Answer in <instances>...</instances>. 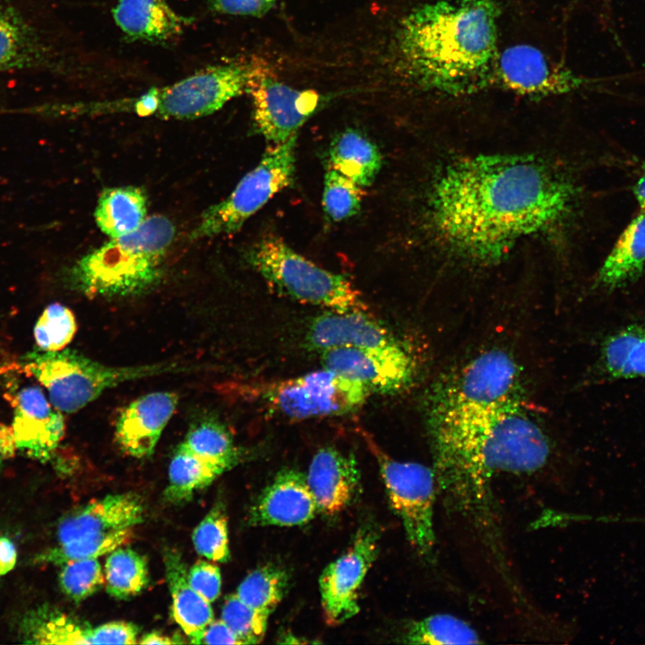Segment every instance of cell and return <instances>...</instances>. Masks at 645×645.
<instances>
[{
  "mask_svg": "<svg viewBox=\"0 0 645 645\" xmlns=\"http://www.w3.org/2000/svg\"><path fill=\"white\" fill-rule=\"evenodd\" d=\"M226 471L179 444L169 463L165 499L175 504L187 502Z\"/></svg>",
  "mask_w": 645,
  "mask_h": 645,
  "instance_id": "f546056e",
  "label": "cell"
},
{
  "mask_svg": "<svg viewBox=\"0 0 645 645\" xmlns=\"http://www.w3.org/2000/svg\"><path fill=\"white\" fill-rule=\"evenodd\" d=\"M76 331L77 322L71 309L54 303L37 320L33 334L39 349L59 351L72 341Z\"/></svg>",
  "mask_w": 645,
  "mask_h": 645,
  "instance_id": "8d00e7d4",
  "label": "cell"
},
{
  "mask_svg": "<svg viewBox=\"0 0 645 645\" xmlns=\"http://www.w3.org/2000/svg\"><path fill=\"white\" fill-rule=\"evenodd\" d=\"M367 443L378 463L390 504L409 544L420 555L431 556L435 545L434 508L437 493L433 468L395 460L374 442Z\"/></svg>",
  "mask_w": 645,
  "mask_h": 645,
  "instance_id": "9c48e42d",
  "label": "cell"
},
{
  "mask_svg": "<svg viewBox=\"0 0 645 645\" xmlns=\"http://www.w3.org/2000/svg\"><path fill=\"white\" fill-rule=\"evenodd\" d=\"M632 191L641 212H645V173L634 185Z\"/></svg>",
  "mask_w": 645,
  "mask_h": 645,
  "instance_id": "c3c4849f",
  "label": "cell"
},
{
  "mask_svg": "<svg viewBox=\"0 0 645 645\" xmlns=\"http://www.w3.org/2000/svg\"><path fill=\"white\" fill-rule=\"evenodd\" d=\"M497 0H430L401 21L396 51L403 75L444 96L486 90L498 55Z\"/></svg>",
  "mask_w": 645,
  "mask_h": 645,
  "instance_id": "3957f363",
  "label": "cell"
},
{
  "mask_svg": "<svg viewBox=\"0 0 645 645\" xmlns=\"http://www.w3.org/2000/svg\"><path fill=\"white\" fill-rule=\"evenodd\" d=\"M645 266V212L636 216L624 229L599 268L594 288L607 292L637 281Z\"/></svg>",
  "mask_w": 645,
  "mask_h": 645,
  "instance_id": "484cf974",
  "label": "cell"
},
{
  "mask_svg": "<svg viewBox=\"0 0 645 645\" xmlns=\"http://www.w3.org/2000/svg\"><path fill=\"white\" fill-rule=\"evenodd\" d=\"M268 618L232 594L225 600L220 619L240 638L243 644H257L265 635Z\"/></svg>",
  "mask_w": 645,
  "mask_h": 645,
  "instance_id": "ab89813d",
  "label": "cell"
},
{
  "mask_svg": "<svg viewBox=\"0 0 645 645\" xmlns=\"http://www.w3.org/2000/svg\"><path fill=\"white\" fill-rule=\"evenodd\" d=\"M376 533L364 528L351 546L322 571L319 579L321 603L329 625H338L359 611L358 591L378 553Z\"/></svg>",
  "mask_w": 645,
  "mask_h": 645,
  "instance_id": "2e32d148",
  "label": "cell"
},
{
  "mask_svg": "<svg viewBox=\"0 0 645 645\" xmlns=\"http://www.w3.org/2000/svg\"><path fill=\"white\" fill-rule=\"evenodd\" d=\"M575 201L572 184L530 155L480 154L448 164L429 195L438 238L473 262L494 263L524 237L566 219Z\"/></svg>",
  "mask_w": 645,
  "mask_h": 645,
  "instance_id": "6da1fadb",
  "label": "cell"
},
{
  "mask_svg": "<svg viewBox=\"0 0 645 645\" xmlns=\"http://www.w3.org/2000/svg\"><path fill=\"white\" fill-rule=\"evenodd\" d=\"M174 236L169 219L147 217L134 231L110 238L81 257L69 270V280L90 297L141 293L159 280Z\"/></svg>",
  "mask_w": 645,
  "mask_h": 645,
  "instance_id": "277c9868",
  "label": "cell"
},
{
  "mask_svg": "<svg viewBox=\"0 0 645 645\" xmlns=\"http://www.w3.org/2000/svg\"><path fill=\"white\" fill-rule=\"evenodd\" d=\"M248 263L281 296L333 311H367L353 283L320 267L278 236H269L251 246Z\"/></svg>",
  "mask_w": 645,
  "mask_h": 645,
  "instance_id": "8992f818",
  "label": "cell"
},
{
  "mask_svg": "<svg viewBox=\"0 0 645 645\" xmlns=\"http://www.w3.org/2000/svg\"><path fill=\"white\" fill-rule=\"evenodd\" d=\"M192 539L199 555L219 563L229 560L228 519L221 504L211 509L194 529Z\"/></svg>",
  "mask_w": 645,
  "mask_h": 645,
  "instance_id": "74e56055",
  "label": "cell"
},
{
  "mask_svg": "<svg viewBox=\"0 0 645 645\" xmlns=\"http://www.w3.org/2000/svg\"><path fill=\"white\" fill-rule=\"evenodd\" d=\"M202 643L205 644H243L240 638L220 620H212L206 627Z\"/></svg>",
  "mask_w": 645,
  "mask_h": 645,
  "instance_id": "ee69618b",
  "label": "cell"
},
{
  "mask_svg": "<svg viewBox=\"0 0 645 645\" xmlns=\"http://www.w3.org/2000/svg\"><path fill=\"white\" fill-rule=\"evenodd\" d=\"M180 445L227 471L243 459L230 432L217 421L207 420L194 426Z\"/></svg>",
  "mask_w": 645,
  "mask_h": 645,
  "instance_id": "4dcf8cb0",
  "label": "cell"
},
{
  "mask_svg": "<svg viewBox=\"0 0 645 645\" xmlns=\"http://www.w3.org/2000/svg\"><path fill=\"white\" fill-rule=\"evenodd\" d=\"M322 353L323 367L361 383L370 392L393 394L413 380L415 363L400 342L377 348H337Z\"/></svg>",
  "mask_w": 645,
  "mask_h": 645,
  "instance_id": "9a60e30c",
  "label": "cell"
},
{
  "mask_svg": "<svg viewBox=\"0 0 645 645\" xmlns=\"http://www.w3.org/2000/svg\"><path fill=\"white\" fill-rule=\"evenodd\" d=\"M437 492L452 512L489 533L491 482L501 473L544 467L550 443L524 401L443 417H427Z\"/></svg>",
  "mask_w": 645,
  "mask_h": 645,
  "instance_id": "7a4b0ae2",
  "label": "cell"
},
{
  "mask_svg": "<svg viewBox=\"0 0 645 645\" xmlns=\"http://www.w3.org/2000/svg\"><path fill=\"white\" fill-rule=\"evenodd\" d=\"M16 452L17 448L11 426L0 423V470Z\"/></svg>",
  "mask_w": 645,
  "mask_h": 645,
  "instance_id": "bcb514c9",
  "label": "cell"
},
{
  "mask_svg": "<svg viewBox=\"0 0 645 645\" xmlns=\"http://www.w3.org/2000/svg\"><path fill=\"white\" fill-rule=\"evenodd\" d=\"M520 369L500 348L478 354L438 380L428 396L427 417H443L522 402Z\"/></svg>",
  "mask_w": 645,
  "mask_h": 645,
  "instance_id": "52a82bcc",
  "label": "cell"
},
{
  "mask_svg": "<svg viewBox=\"0 0 645 645\" xmlns=\"http://www.w3.org/2000/svg\"><path fill=\"white\" fill-rule=\"evenodd\" d=\"M17 561V550L13 542L6 537H0V577L11 572Z\"/></svg>",
  "mask_w": 645,
  "mask_h": 645,
  "instance_id": "f6af8a7d",
  "label": "cell"
},
{
  "mask_svg": "<svg viewBox=\"0 0 645 645\" xmlns=\"http://www.w3.org/2000/svg\"><path fill=\"white\" fill-rule=\"evenodd\" d=\"M370 393L361 383L323 367L267 385L262 399L271 412L302 420L348 414L360 408Z\"/></svg>",
  "mask_w": 645,
  "mask_h": 645,
  "instance_id": "30bf717a",
  "label": "cell"
},
{
  "mask_svg": "<svg viewBox=\"0 0 645 645\" xmlns=\"http://www.w3.org/2000/svg\"><path fill=\"white\" fill-rule=\"evenodd\" d=\"M131 529L112 531L56 544L39 555L38 561L60 566L63 563L97 558L126 544L132 538Z\"/></svg>",
  "mask_w": 645,
  "mask_h": 645,
  "instance_id": "e575fe53",
  "label": "cell"
},
{
  "mask_svg": "<svg viewBox=\"0 0 645 645\" xmlns=\"http://www.w3.org/2000/svg\"><path fill=\"white\" fill-rule=\"evenodd\" d=\"M250 69L251 64L212 65L169 86L157 88L156 116L194 119L211 115L246 91Z\"/></svg>",
  "mask_w": 645,
  "mask_h": 645,
  "instance_id": "4fadbf2b",
  "label": "cell"
},
{
  "mask_svg": "<svg viewBox=\"0 0 645 645\" xmlns=\"http://www.w3.org/2000/svg\"><path fill=\"white\" fill-rule=\"evenodd\" d=\"M9 396L17 452L42 462L49 460L64 435L63 413L37 386H25Z\"/></svg>",
  "mask_w": 645,
  "mask_h": 645,
  "instance_id": "e0dca14e",
  "label": "cell"
},
{
  "mask_svg": "<svg viewBox=\"0 0 645 645\" xmlns=\"http://www.w3.org/2000/svg\"><path fill=\"white\" fill-rule=\"evenodd\" d=\"M179 636H168L158 632H149L143 635L139 643L141 644H178L184 643Z\"/></svg>",
  "mask_w": 645,
  "mask_h": 645,
  "instance_id": "7dc6e473",
  "label": "cell"
},
{
  "mask_svg": "<svg viewBox=\"0 0 645 645\" xmlns=\"http://www.w3.org/2000/svg\"><path fill=\"white\" fill-rule=\"evenodd\" d=\"M409 644H477V632L465 621L438 614L410 623L401 636Z\"/></svg>",
  "mask_w": 645,
  "mask_h": 645,
  "instance_id": "d6a6232c",
  "label": "cell"
},
{
  "mask_svg": "<svg viewBox=\"0 0 645 645\" xmlns=\"http://www.w3.org/2000/svg\"><path fill=\"white\" fill-rule=\"evenodd\" d=\"M307 340L320 352L337 348L386 347L400 342L366 311H325L311 322Z\"/></svg>",
  "mask_w": 645,
  "mask_h": 645,
  "instance_id": "44dd1931",
  "label": "cell"
},
{
  "mask_svg": "<svg viewBox=\"0 0 645 645\" xmlns=\"http://www.w3.org/2000/svg\"><path fill=\"white\" fill-rule=\"evenodd\" d=\"M143 513V503L138 494H108L90 502L62 519L56 529V544L131 529L142 522Z\"/></svg>",
  "mask_w": 645,
  "mask_h": 645,
  "instance_id": "ffe728a7",
  "label": "cell"
},
{
  "mask_svg": "<svg viewBox=\"0 0 645 645\" xmlns=\"http://www.w3.org/2000/svg\"><path fill=\"white\" fill-rule=\"evenodd\" d=\"M39 0H0V73H64L59 50Z\"/></svg>",
  "mask_w": 645,
  "mask_h": 645,
  "instance_id": "8fae6325",
  "label": "cell"
},
{
  "mask_svg": "<svg viewBox=\"0 0 645 645\" xmlns=\"http://www.w3.org/2000/svg\"><path fill=\"white\" fill-rule=\"evenodd\" d=\"M586 83L587 80L553 62L539 48L517 44L498 52L486 90L493 89L529 98H546L574 91Z\"/></svg>",
  "mask_w": 645,
  "mask_h": 645,
  "instance_id": "5bb4252c",
  "label": "cell"
},
{
  "mask_svg": "<svg viewBox=\"0 0 645 645\" xmlns=\"http://www.w3.org/2000/svg\"><path fill=\"white\" fill-rule=\"evenodd\" d=\"M19 366L47 391L53 406L62 413H74L106 391L130 381L180 370L175 364L110 366L70 349L30 351Z\"/></svg>",
  "mask_w": 645,
  "mask_h": 645,
  "instance_id": "5b68a950",
  "label": "cell"
},
{
  "mask_svg": "<svg viewBox=\"0 0 645 645\" xmlns=\"http://www.w3.org/2000/svg\"><path fill=\"white\" fill-rule=\"evenodd\" d=\"M278 0H210V8L217 13L260 17L267 13Z\"/></svg>",
  "mask_w": 645,
  "mask_h": 645,
  "instance_id": "7bdbcfd3",
  "label": "cell"
},
{
  "mask_svg": "<svg viewBox=\"0 0 645 645\" xmlns=\"http://www.w3.org/2000/svg\"><path fill=\"white\" fill-rule=\"evenodd\" d=\"M112 16L128 39L157 44L178 37L191 23L167 0H118Z\"/></svg>",
  "mask_w": 645,
  "mask_h": 645,
  "instance_id": "603a6c76",
  "label": "cell"
},
{
  "mask_svg": "<svg viewBox=\"0 0 645 645\" xmlns=\"http://www.w3.org/2000/svg\"><path fill=\"white\" fill-rule=\"evenodd\" d=\"M305 477L319 512L327 515L344 510L354 498L360 483V472L354 455L333 447L322 448L314 455Z\"/></svg>",
  "mask_w": 645,
  "mask_h": 645,
  "instance_id": "7402d4cb",
  "label": "cell"
},
{
  "mask_svg": "<svg viewBox=\"0 0 645 645\" xmlns=\"http://www.w3.org/2000/svg\"><path fill=\"white\" fill-rule=\"evenodd\" d=\"M245 92L251 97L258 133L272 144L297 135L325 101L315 90H297L280 82L264 64L257 63L251 64Z\"/></svg>",
  "mask_w": 645,
  "mask_h": 645,
  "instance_id": "7c38bea8",
  "label": "cell"
},
{
  "mask_svg": "<svg viewBox=\"0 0 645 645\" xmlns=\"http://www.w3.org/2000/svg\"><path fill=\"white\" fill-rule=\"evenodd\" d=\"M58 580L63 592L75 602L93 595L105 581L102 567L97 558L61 564Z\"/></svg>",
  "mask_w": 645,
  "mask_h": 645,
  "instance_id": "f35d334b",
  "label": "cell"
},
{
  "mask_svg": "<svg viewBox=\"0 0 645 645\" xmlns=\"http://www.w3.org/2000/svg\"><path fill=\"white\" fill-rule=\"evenodd\" d=\"M192 588L209 603L220 595L221 574L219 568L210 562L197 561L187 572Z\"/></svg>",
  "mask_w": 645,
  "mask_h": 645,
  "instance_id": "60d3db41",
  "label": "cell"
},
{
  "mask_svg": "<svg viewBox=\"0 0 645 645\" xmlns=\"http://www.w3.org/2000/svg\"><path fill=\"white\" fill-rule=\"evenodd\" d=\"M165 574L172 598V615L191 643L201 644L204 631L213 620L211 603L190 585L186 564L175 549L164 552Z\"/></svg>",
  "mask_w": 645,
  "mask_h": 645,
  "instance_id": "cb8c5ba5",
  "label": "cell"
},
{
  "mask_svg": "<svg viewBox=\"0 0 645 645\" xmlns=\"http://www.w3.org/2000/svg\"><path fill=\"white\" fill-rule=\"evenodd\" d=\"M288 587L287 572L267 564L251 572L238 585L236 595L253 609L269 616L284 598Z\"/></svg>",
  "mask_w": 645,
  "mask_h": 645,
  "instance_id": "836d02e7",
  "label": "cell"
},
{
  "mask_svg": "<svg viewBox=\"0 0 645 645\" xmlns=\"http://www.w3.org/2000/svg\"><path fill=\"white\" fill-rule=\"evenodd\" d=\"M178 395L173 391H154L128 404L119 414L115 427L116 441L127 455L150 456L175 413Z\"/></svg>",
  "mask_w": 645,
  "mask_h": 645,
  "instance_id": "ac0fdd59",
  "label": "cell"
},
{
  "mask_svg": "<svg viewBox=\"0 0 645 645\" xmlns=\"http://www.w3.org/2000/svg\"><path fill=\"white\" fill-rule=\"evenodd\" d=\"M595 372L602 382L645 378V322L626 325L606 336Z\"/></svg>",
  "mask_w": 645,
  "mask_h": 645,
  "instance_id": "d4e9b609",
  "label": "cell"
},
{
  "mask_svg": "<svg viewBox=\"0 0 645 645\" xmlns=\"http://www.w3.org/2000/svg\"><path fill=\"white\" fill-rule=\"evenodd\" d=\"M330 168L361 187L373 184L381 167L382 156L374 143L358 130L347 129L336 135L329 149Z\"/></svg>",
  "mask_w": 645,
  "mask_h": 645,
  "instance_id": "83f0119b",
  "label": "cell"
},
{
  "mask_svg": "<svg viewBox=\"0 0 645 645\" xmlns=\"http://www.w3.org/2000/svg\"><path fill=\"white\" fill-rule=\"evenodd\" d=\"M106 589L117 599H129L141 593L149 583L147 560L131 548L117 547L105 563Z\"/></svg>",
  "mask_w": 645,
  "mask_h": 645,
  "instance_id": "1f68e13d",
  "label": "cell"
},
{
  "mask_svg": "<svg viewBox=\"0 0 645 645\" xmlns=\"http://www.w3.org/2000/svg\"><path fill=\"white\" fill-rule=\"evenodd\" d=\"M92 628L59 609L41 606L23 615L20 632L30 644H92Z\"/></svg>",
  "mask_w": 645,
  "mask_h": 645,
  "instance_id": "f1b7e54d",
  "label": "cell"
},
{
  "mask_svg": "<svg viewBox=\"0 0 645 645\" xmlns=\"http://www.w3.org/2000/svg\"><path fill=\"white\" fill-rule=\"evenodd\" d=\"M139 629L128 622L115 621L92 628V644H135Z\"/></svg>",
  "mask_w": 645,
  "mask_h": 645,
  "instance_id": "b9f144b4",
  "label": "cell"
},
{
  "mask_svg": "<svg viewBox=\"0 0 645 645\" xmlns=\"http://www.w3.org/2000/svg\"><path fill=\"white\" fill-rule=\"evenodd\" d=\"M364 187L330 168L324 175L322 207L326 216L335 222L356 215L365 196Z\"/></svg>",
  "mask_w": 645,
  "mask_h": 645,
  "instance_id": "d590c367",
  "label": "cell"
},
{
  "mask_svg": "<svg viewBox=\"0 0 645 645\" xmlns=\"http://www.w3.org/2000/svg\"><path fill=\"white\" fill-rule=\"evenodd\" d=\"M94 219L110 238L131 233L147 219L146 194L132 185L106 188L98 199Z\"/></svg>",
  "mask_w": 645,
  "mask_h": 645,
  "instance_id": "4316f807",
  "label": "cell"
},
{
  "mask_svg": "<svg viewBox=\"0 0 645 645\" xmlns=\"http://www.w3.org/2000/svg\"><path fill=\"white\" fill-rule=\"evenodd\" d=\"M297 135L271 144L259 163L223 201L206 209L190 234L193 240L232 234L294 179Z\"/></svg>",
  "mask_w": 645,
  "mask_h": 645,
  "instance_id": "ba28073f",
  "label": "cell"
},
{
  "mask_svg": "<svg viewBox=\"0 0 645 645\" xmlns=\"http://www.w3.org/2000/svg\"><path fill=\"white\" fill-rule=\"evenodd\" d=\"M319 512L305 476L294 469L280 470L252 506L248 522L255 526L291 527L312 520Z\"/></svg>",
  "mask_w": 645,
  "mask_h": 645,
  "instance_id": "d6986e66",
  "label": "cell"
}]
</instances>
